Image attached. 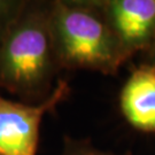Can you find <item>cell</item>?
Here are the masks:
<instances>
[{"label": "cell", "mask_w": 155, "mask_h": 155, "mask_svg": "<svg viewBox=\"0 0 155 155\" xmlns=\"http://www.w3.org/2000/svg\"><path fill=\"white\" fill-rule=\"evenodd\" d=\"M24 5L25 0H0V43Z\"/></svg>", "instance_id": "cell-7"}, {"label": "cell", "mask_w": 155, "mask_h": 155, "mask_svg": "<svg viewBox=\"0 0 155 155\" xmlns=\"http://www.w3.org/2000/svg\"><path fill=\"white\" fill-rule=\"evenodd\" d=\"M146 63H150L152 66L155 67V41L153 46L150 47V50L145 54V61Z\"/></svg>", "instance_id": "cell-8"}, {"label": "cell", "mask_w": 155, "mask_h": 155, "mask_svg": "<svg viewBox=\"0 0 155 155\" xmlns=\"http://www.w3.org/2000/svg\"><path fill=\"white\" fill-rule=\"evenodd\" d=\"M71 92L67 79H58L47 99L38 105L7 99L0 94V155H37L40 125Z\"/></svg>", "instance_id": "cell-3"}, {"label": "cell", "mask_w": 155, "mask_h": 155, "mask_svg": "<svg viewBox=\"0 0 155 155\" xmlns=\"http://www.w3.org/2000/svg\"><path fill=\"white\" fill-rule=\"evenodd\" d=\"M50 29L61 70L113 76L127 61L98 0L50 1Z\"/></svg>", "instance_id": "cell-2"}, {"label": "cell", "mask_w": 155, "mask_h": 155, "mask_svg": "<svg viewBox=\"0 0 155 155\" xmlns=\"http://www.w3.org/2000/svg\"><path fill=\"white\" fill-rule=\"evenodd\" d=\"M61 71L50 29V1L25 0L0 43V89L38 105L55 87Z\"/></svg>", "instance_id": "cell-1"}, {"label": "cell", "mask_w": 155, "mask_h": 155, "mask_svg": "<svg viewBox=\"0 0 155 155\" xmlns=\"http://www.w3.org/2000/svg\"><path fill=\"white\" fill-rule=\"evenodd\" d=\"M123 117L136 130L155 133V67L143 62L133 68L120 93Z\"/></svg>", "instance_id": "cell-5"}, {"label": "cell", "mask_w": 155, "mask_h": 155, "mask_svg": "<svg viewBox=\"0 0 155 155\" xmlns=\"http://www.w3.org/2000/svg\"><path fill=\"white\" fill-rule=\"evenodd\" d=\"M60 155H132V153L127 152L124 154H115L109 150L94 147L89 138H74L66 134L63 137V146Z\"/></svg>", "instance_id": "cell-6"}, {"label": "cell", "mask_w": 155, "mask_h": 155, "mask_svg": "<svg viewBox=\"0 0 155 155\" xmlns=\"http://www.w3.org/2000/svg\"><path fill=\"white\" fill-rule=\"evenodd\" d=\"M127 60L146 54L155 41V0H98Z\"/></svg>", "instance_id": "cell-4"}]
</instances>
